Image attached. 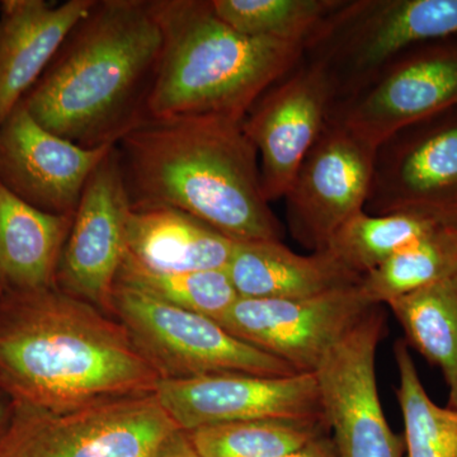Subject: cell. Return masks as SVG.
<instances>
[{
  "label": "cell",
  "mask_w": 457,
  "mask_h": 457,
  "mask_svg": "<svg viewBox=\"0 0 457 457\" xmlns=\"http://www.w3.org/2000/svg\"><path fill=\"white\" fill-rule=\"evenodd\" d=\"M365 212L457 224V106L411 123L376 147Z\"/></svg>",
  "instance_id": "obj_9"
},
{
  "label": "cell",
  "mask_w": 457,
  "mask_h": 457,
  "mask_svg": "<svg viewBox=\"0 0 457 457\" xmlns=\"http://www.w3.org/2000/svg\"><path fill=\"white\" fill-rule=\"evenodd\" d=\"M113 146L62 139L20 104L0 126V183L41 212L74 218L87 180Z\"/></svg>",
  "instance_id": "obj_16"
},
{
  "label": "cell",
  "mask_w": 457,
  "mask_h": 457,
  "mask_svg": "<svg viewBox=\"0 0 457 457\" xmlns=\"http://www.w3.org/2000/svg\"><path fill=\"white\" fill-rule=\"evenodd\" d=\"M116 282L213 320L239 299L227 270L161 272L141 266L126 253Z\"/></svg>",
  "instance_id": "obj_26"
},
{
  "label": "cell",
  "mask_w": 457,
  "mask_h": 457,
  "mask_svg": "<svg viewBox=\"0 0 457 457\" xmlns=\"http://www.w3.org/2000/svg\"><path fill=\"white\" fill-rule=\"evenodd\" d=\"M12 414V404H5L0 400V438L7 428L9 418Z\"/></svg>",
  "instance_id": "obj_30"
},
{
  "label": "cell",
  "mask_w": 457,
  "mask_h": 457,
  "mask_svg": "<svg viewBox=\"0 0 457 457\" xmlns=\"http://www.w3.org/2000/svg\"><path fill=\"white\" fill-rule=\"evenodd\" d=\"M5 290H7V284H5L4 276H3L2 269H0V299L4 296Z\"/></svg>",
  "instance_id": "obj_31"
},
{
  "label": "cell",
  "mask_w": 457,
  "mask_h": 457,
  "mask_svg": "<svg viewBox=\"0 0 457 457\" xmlns=\"http://www.w3.org/2000/svg\"><path fill=\"white\" fill-rule=\"evenodd\" d=\"M441 224L444 222L409 213L371 215L362 212L337 231L324 251L365 278L400 249Z\"/></svg>",
  "instance_id": "obj_25"
},
{
  "label": "cell",
  "mask_w": 457,
  "mask_h": 457,
  "mask_svg": "<svg viewBox=\"0 0 457 457\" xmlns=\"http://www.w3.org/2000/svg\"><path fill=\"white\" fill-rule=\"evenodd\" d=\"M112 311L162 378L220 372L296 374L284 361L228 332L218 321L116 282Z\"/></svg>",
  "instance_id": "obj_7"
},
{
  "label": "cell",
  "mask_w": 457,
  "mask_h": 457,
  "mask_svg": "<svg viewBox=\"0 0 457 457\" xmlns=\"http://www.w3.org/2000/svg\"><path fill=\"white\" fill-rule=\"evenodd\" d=\"M161 51L150 0H95L21 104L77 145H117L146 119Z\"/></svg>",
  "instance_id": "obj_3"
},
{
  "label": "cell",
  "mask_w": 457,
  "mask_h": 457,
  "mask_svg": "<svg viewBox=\"0 0 457 457\" xmlns=\"http://www.w3.org/2000/svg\"><path fill=\"white\" fill-rule=\"evenodd\" d=\"M131 204L117 146L90 174L71 221L56 279L84 302L112 311V295L126 253Z\"/></svg>",
  "instance_id": "obj_15"
},
{
  "label": "cell",
  "mask_w": 457,
  "mask_h": 457,
  "mask_svg": "<svg viewBox=\"0 0 457 457\" xmlns=\"http://www.w3.org/2000/svg\"><path fill=\"white\" fill-rule=\"evenodd\" d=\"M179 429L154 394L66 413L12 404L0 457H153Z\"/></svg>",
  "instance_id": "obj_6"
},
{
  "label": "cell",
  "mask_w": 457,
  "mask_h": 457,
  "mask_svg": "<svg viewBox=\"0 0 457 457\" xmlns=\"http://www.w3.org/2000/svg\"><path fill=\"white\" fill-rule=\"evenodd\" d=\"M337 89L317 62L302 57L249 108L243 130L260 159L269 203L281 200L329 120Z\"/></svg>",
  "instance_id": "obj_13"
},
{
  "label": "cell",
  "mask_w": 457,
  "mask_h": 457,
  "mask_svg": "<svg viewBox=\"0 0 457 457\" xmlns=\"http://www.w3.org/2000/svg\"><path fill=\"white\" fill-rule=\"evenodd\" d=\"M53 287L0 303V387L13 405L66 413L154 394L161 375L122 323Z\"/></svg>",
  "instance_id": "obj_1"
},
{
  "label": "cell",
  "mask_w": 457,
  "mask_h": 457,
  "mask_svg": "<svg viewBox=\"0 0 457 457\" xmlns=\"http://www.w3.org/2000/svg\"><path fill=\"white\" fill-rule=\"evenodd\" d=\"M376 147L328 120L284 196L291 234L312 252L365 212L371 188Z\"/></svg>",
  "instance_id": "obj_12"
},
{
  "label": "cell",
  "mask_w": 457,
  "mask_h": 457,
  "mask_svg": "<svg viewBox=\"0 0 457 457\" xmlns=\"http://www.w3.org/2000/svg\"><path fill=\"white\" fill-rule=\"evenodd\" d=\"M399 385L396 389L404 422L407 457H457V409L438 405L427 393L407 343L394 345Z\"/></svg>",
  "instance_id": "obj_24"
},
{
  "label": "cell",
  "mask_w": 457,
  "mask_h": 457,
  "mask_svg": "<svg viewBox=\"0 0 457 457\" xmlns=\"http://www.w3.org/2000/svg\"><path fill=\"white\" fill-rule=\"evenodd\" d=\"M116 146L131 209L179 210L234 242H282L243 120L145 119Z\"/></svg>",
  "instance_id": "obj_2"
},
{
  "label": "cell",
  "mask_w": 457,
  "mask_h": 457,
  "mask_svg": "<svg viewBox=\"0 0 457 457\" xmlns=\"http://www.w3.org/2000/svg\"><path fill=\"white\" fill-rule=\"evenodd\" d=\"M234 240L188 213L168 207L131 209L126 254L161 272L227 270Z\"/></svg>",
  "instance_id": "obj_19"
},
{
  "label": "cell",
  "mask_w": 457,
  "mask_h": 457,
  "mask_svg": "<svg viewBox=\"0 0 457 457\" xmlns=\"http://www.w3.org/2000/svg\"><path fill=\"white\" fill-rule=\"evenodd\" d=\"M375 306L359 284L300 299L239 297L216 321L297 372H314Z\"/></svg>",
  "instance_id": "obj_11"
},
{
  "label": "cell",
  "mask_w": 457,
  "mask_h": 457,
  "mask_svg": "<svg viewBox=\"0 0 457 457\" xmlns=\"http://www.w3.org/2000/svg\"><path fill=\"white\" fill-rule=\"evenodd\" d=\"M95 0H4L0 5V126L45 73Z\"/></svg>",
  "instance_id": "obj_17"
},
{
  "label": "cell",
  "mask_w": 457,
  "mask_h": 457,
  "mask_svg": "<svg viewBox=\"0 0 457 457\" xmlns=\"http://www.w3.org/2000/svg\"><path fill=\"white\" fill-rule=\"evenodd\" d=\"M162 51L146 119L220 114L245 120L302 60L303 45L255 38L216 16L212 0H150Z\"/></svg>",
  "instance_id": "obj_4"
},
{
  "label": "cell",
  "mask_w": 457,
  "mask_h": 457,
  "mask_svg": "<svg viewBox=\"0 0 457 457\" xmlns=\"http://www.w3.org/2000/svg\"><path fill=\"white\" fill-rule=\"evenodd\" d=\"M71 216L41 212L0 183V269L12 290L53 287Z\"/></svg>",
  "instance_id": "obj_20"
},
{
  "label": "cell",
  "mask_w": 457,
  "mask_h": 457,
  "mask_svg": "<svg viewBox=\"0 0 457 457\" xmlns=\"http://www.w3.org/2000/svg\"><path fill=\"white\" fill-rule=\"evenodd\" d=\"M455 273L457 224H441L366 275L361 287L374 305H386Z\"/></svg>",
  "instance_id": "obj_22"
},
{
  "label": "cell",
  "mask_w": 457,
  "mask_h": 457,
  "mask_svg": "<svg viewBox=\"0 0 457 457\" xmlns=\"http://www.w3.org/2000/svg\"><path fill=\"white\" fill-rule=\"evenodd\" d=\"M153 457H201L192 446L187 433L179 429L170 436Z\"/></svg>",
  "instance_id": "obj_28"
},
{
  "label": "cell",
  "mask_w": 457,
  "mask_h": 457,
  "mask_svg": "<svg viewBox=\"0 0 457 457\" xmlns=\"http://www.w3.org/2000/svg\"><path fill=\"white\" fill-rule=\"evenodd\" d=\"M285 457H339V455L335 442L328 433Z\"/></svg>",
  "instance_id": "obj_29"
},
{
  "label": "cell",
  "mask_w": 457,
  "mask_h": 457,
  "mask_svg": "<svg viewBox=\"0 0 457 457\" xmlns=\"http://www.w3.org/2000/svg\"><path fill=\"white\" fill-rule=\"evenodd\" d=\"M457 106V37L427 42L394 57L337 99L329 120L378 147L411 123Z\"/></svg>",
  "instance_id": "obj_8"
},
{
  "label": "cell",
  "mask_w": 457,
  "mask_h": 457,
  "mask_svg": "<svg viewBox=\"0 0 457 457\" xmlns=\"http://www.w3.org/2000/svg\"><path fill=\"white\" fill-rule=\"evenodd\" d=\"M227 272L239 297L249 299L315 296L363 278L330 252L299 254L279 240L236 242Z\"/></svg>",
  "instance_id": "obj_18"
},
{
  "label": "cell",
  "mask_w": 457,
  "mask_h": 457,
  "mask_svg": "<svg viewBox=\"0 0 457 457\" xmlns=\"http://www.w3.org/2000/svg\"><path fill=\"white\" fill-rule=\"evenodd\" d=\"M341 0H212L234 31L255 38L305 45Z\"/></svg>",
  "instance_id": "obj_27"
},
{
  "label": "cell",
  "mask_w": 457,
  "mask_h": 457,
  "mask_svg": "<svg viewBox=\"0 0 457 457\" xmlns=\"http://www.w3.org/2000/svg\"><path fill=\"white\" fill-rule=\"evenodd\" d=\"M154 395L182 431L260 420H324L314 372L161 378Z\"/></svg>",
  "instance_id": "obj_14"
},
{
  "label": "cell",
  "mask_w": 457,
  "mask_h": 457,
  "mask_svg": "<svg viewBox=\"0 0 457 457\" xmlns=\"http://www.w3.org/2000/svg\"><path fill=\"white\" fill-rule=\"evenodd\" d=\"M408 347L440 370L447 405L457 409V273L386 303Z\"/></svg>",
  "instance_id": "obj_21"
},
{
  "label": "cell",
  "mask_w": 457,
  "mask_h": 457,
  "mask_svg": "<svg viewBox=\"0 0 457 457\" xmlns=\"http://www.w3.org/2000/svg\"><path fill=\"white\" fill-rule=\"evenodd\" d=\"M456 37L457 0H341L303 57L329 74L337 101L404 51Z\"/></svg>",
  "instance_id": "obj_5"
},
{
  "label": "cell",
  "mask_w": 457,
  "mask_h": 457,
  "mask_svg": "<svg viewBox=\"0 0 457 457\" xmlns=\"http://www.w3.org/2000/svg\"><path fill=\"white\" fill-rule=\"evenodd\" d=\"M186 433L201 457H285L328 435L329 428L324 420H260Z\"/></svg>",
  "instance_id": "obj_23"
},
{
  "label": "cell",
  "mask_w": 457,
  "mask_h": 457,
  "mask_svg": "<svg viewBox=\"0 0 457 457\" xmlns=\"http://www.w3.org/2000/svg\"><path fill=\"white\" fill-rule=\"evenodd\" d=\"M385 314L375 306L315 370L321 407L339 457H404V437L385 417L376 357Z\"/></svg>",
  "instance_id": "obj_10"
}]
</instances>
